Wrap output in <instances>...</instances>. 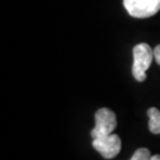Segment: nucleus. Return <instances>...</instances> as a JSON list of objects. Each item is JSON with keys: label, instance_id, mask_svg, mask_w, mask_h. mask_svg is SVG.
<instances>
[{"label": "nucleus", "instance_id": "nucleus-1", "mask_svg": "<svg viewBox=\"0 0 160 160\" xmlns=\"http://www.w3.org/2000/svg\"><path fill=\"white\" fill-rule=\"evenodd\" d=\"M133 58H134V62L132 67V74L138 82H143L146 80V71L148 70L154 58V52L148 44L141 43L134 46Z\"/></svg>", "mask_w": 160, "mask_h": 160}, {"label": "nucleus", "instance_id": "nucleus-2", "mask_svg": "<svg viewBox=\"0 0 160 160\" xmlns=\"http://www.w3.org/2000/svg\"><path fill=\"white\" fill-rule=\"evenodd\" d=\"M116 128V115L108 108L98 109L95 114V127L92 129V139H98L113 134Z\"/></svg>", "mask_w": 160, "mask_h": 160}, {"label": "nucleus", "instance_id": "nucleus-3", "mask_svg": "<svg viewBox=\"0 0 160 160\" xmlns=\"http://www.w3.org/2000/svg\"><path fill=\"white\" fill-rule=\"evenodd\" d=\"M128 14L134 18H148L160 11V0H123Z\"/></svg>", "mask_w": 160, "mask_h": 160}, {"label": "nucleus", "instance_id": "nucleus-4", "mask_svg": "<svg viewBox=\"0 0 160 160\" xmlns=\"http://www.w3.org/2000/svg\"><path fill=\"white\" fill-rule=\"evenodd\" d=\"M92 147L104 159H112L120 153L121 139L118 134H114V133L107 137L92 139Z\"/></svg>", "mask_w": 160, "mask_h": 160}, {"label": "nucleus", "instance_id": "nucleus-5", "mask_svg": "<svg viewBox=\"0 0 160 160\" xmlns=\"http://www.w3.org/2000/svg\"><path fill=\"white\" fill-rule=\"evenodd\" d=\"M148 115V128L153 134H160V110L158 108H149L147 110Z\"/></svg>", "mask_w": 160, "mask_h": 160}, {"label": "nucleus", "instance_id": "nucleus-6", "mask_svg": "<svg viewBox=\"0 0 160 160\" xmlns=\"http://www.w3.org/2000/svg\"><path fill=\"white\" fill-rule=\"evenodd\" d=\"M151 159V152L147 148H139L134 152L131 160H149Z\"/></svg>", "mask_w": 160, "mask_h": 160}, {"label": "nucleus", "instance_id": "nucleus-7", "mask_svg": "<svg viewBox=\"0 0 160 160\" xmlns=\"http://www.w3.org/2000/svg\"><path fill=\"white\" fill-rule=\"evenodd\" d=\"M153 52H154V59L155 62L159 64L160 65V45L155 46V49L153 50Z\"/></svg>", "mask_w": 160, "mask_h": 160}, {"label": "nucleus", "instance_id": "nucleus-8", "mask_svg": "<svg viewBox=\"0 0 160 160\" xmlns=\"http://www.w3.org/2000/svg\"><path fill=\"white\" fill-rule=\"evenodd\" d=\"M149 160H160V154H157V155L151 157V159H149Z\"/></svg>", "mask_w": 160, "mask_h": 160}]
</instances>
